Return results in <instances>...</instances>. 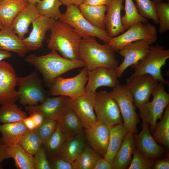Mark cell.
<instances>
[{"label":"cell","instance_id":"277c9868","mask_svg":"<svg viewBox=\"0 0 169 169\" xmlns=\"http://www.w3.org/2000/svg\"><path fill=\"white\" fill-rule=\"evenodd\" d=\"M169 58V49L159 44L151 45L146 55L136 64L131 66L134 72L130 76L147 74L153 76L164 84L169 85V82L163 77L161 68Z\"/></svg>","mask_w":169,"mask_h":169},{"label":"cell","instance_id":"d4e9b609","mask_svg":"<svg viewBox=\"0 0 169 169\" xmlns=\"http://www.w3.org/2000/svg\"><path fill=\"white\" fill-rule=\"evenodd\" d=\"M128 132L123 123L110 127L108 146L104 158L112 163Z\"/></svg>","mask_w":169,"mask_h":169},{"label":"cell","instance_id":"83f0119b","mask_svg":"<svg viewBox=\"0 0 169 169\" xmlns=\"http://www.w3.org/2000/svg\"><path fill=\"white\" fill-rule=\"evenodd\" d=\"M29 131L22 120L0 125L1 139L8 147L18 142L19 139Z\"/></svg>","mask_w":169,"mask_h":169},{"label":"cell","instance_id":"9a60e30c","mask_svg":"<svg viewBox=\"0 0 169 169\" xmlns=\"http://www.w3.org/2000/svg\"><path fill=\"white\" fill-rule=\"evenodd\" d=\"M152 44L147 40H140L129 44L121 48L118 52L124 59L116 69L118 77H121L127 68L136 64L143 59Z\"/></svg>","mask_w":169,"mask_h":169},{"label":"cell","instance_id":"db71d44e","mask_svg":"<svg viewBox=\"0 0 169 169\" xmlns=\"http://www.w3.org/2000/svg\"><path fill=\"white\" fill-rule=\"evenodd\" d=\"M41 0H26L28 3L36 5Z\"/></svg>","mask_w":169,"mask_h":169},{"label":"cell","instance_id":"f1b7e54d","mask_svg":"<svg viewBox=\"0 0 169 169\" xmlns=\"http://www.w3.org/2000/svg\"><path fill=\"white\" fill-rule=\"evenodd\" d=\"M7 151L17 169H35L34 156L26 152L18 142L9 146Z\"/></svg>","mask_w":169,"mask_h":169},{"label":"cell","instance_id":"bcb514c9","mask_svg":"<svg viewBox=\"0 0 169 169\" xmlns=\"http://www.w3.org/2000/svg\"><path fill=\"white\" fill-rule=\"evenodd\" d=\"M8 148L0 138V169L3 168L2 163L4 161L11 158L7 151Z\"/></svg>","mask_w":169,"mask_h":169},{"label":"cell","instance_id":"5b68a950","mask_svg":"<svg viewBox=\"0 0 169 169\" xmlns=\"http://www.w3.org/2000/svg\"><path fill=\"white\" fill-rule=\"evenodd\" d=\"M65 12L61 14L58 20L72 26L82 38L93 36L108 44L110 38L105 29L97 28L89 23L83 16L78 6H67Z\"/></svg>","mask_w":169,"mask_h":169},{"label":"cell","instance_id":"836d02e7","mask_svg":"<svg viewBox=\"0 0 169 169\" xmlns=\"http://www.w3.org/2000/svg\"><path fill=\"white\" fill-rule=\"evenodd\" d=\"M100 156L88 144L78 156L72 163L73 169H93Z\"/></svg>","mask_w":169,"mask_h":169},{"label":"cell","instance_id":"d590c367","mask_svg":"<svg viewBox=\"0 0 169 169\" xmlns=\"http://www.w3.org/2000/svg\"><path fill=\"white\" fill-rule=\"evenodd\" d=\"M125 1L124 15L121 17L123 26L125 30L138 22L146 23V18L141 16L138 12L133 0H124Z\"/></svg>","mask_w":169,"mask_h":169},{"label":"cell","instance_id":"ee69618b","mask_svg":"<svg viewBox=\"0 0 169 169\" xmlns=\"http://www.w3.org/2000/svg\"><path fill=\"white\" fill-rule=\"evenodd\" d=\"M51 169H73L72 164L59 157L49 160Z\"/></svg>","mask_w":169,"mask_h":169},{"label":"cell","instance_id":"4fadbf2b","mask_svg":"<svg viewBox=\"0 0 169 169\" xmlns=\"http://www.w3.org/2000/svg\"><path fill=\"white\" fill-rule=\"evenodd\" d=\"M18 77L12 66L4 61H0V105L13 104L19 100L20 95L15 90Z\"/></svg>","mask_w":169,"mask_h":169},{"label":"cell","instance_id":"f5cc1de1","mask_svg":"<svg viewBox=\"0 0 169 169\" xmlns=\"http://www.w3.org/2000/svg\"><path fill=\"white\" fill-rule=\"evenodd\" d=\"M12 57V53L0 49V61Z\"/></svg>","mask_w":169,"mask_h":169},{"label":"cell","instance_id":"8992f818","mask_svg":"<svg viewBox=\"0 0 169 169\" xmlns=\"http://www.w3.org/2000/svg\"><path fill=\"white\" fill-rule=\"evenodd\" d=\"M109 93L118 105L123 124L128 132L136 134L137 125L139 122V119L132 96L128 87L125 84H119Z\"/></svg>","mask_w":169,"mask_h":169},{"label":"cell","instance_id":"c3c4849f","mask_svg":"<svg viewBox=\"0 0 169 169\" xmlns=\"http://www.w3.org/2000/svg\"><path fill=\"white\" fill-rule=\"evenodd\" d=\"M154 169H169V160L167 158L157 161L154 164Z\"/></svg>","mask_w":169,"mask_h":169},{"label":"cell","instance_id":"f6af8a7d","mask_svg":"<svg viewBox=\"0 0 169 169\" xmlns=\"http://www.w3.org/2000/svg\"><path fill=\"white\" fill-rule=\"evenodd\" d=\"M93 169H113V163L101 157L96 162Z\"/></svg>","mask_w":169,"mask_h":169},{"label":"cell","instance_id":"f35d334b","mask_svg":"<svg viewBox=\"0 0 169 169\" xmlns=\"http://www.w3.org/2000/svg\"><path fill=\"white\" fill-rule=\"evenodd\" d=\"M135 5L139 14L143 17L152 20L158 24L156 9V3L152 0H135Z\"/></svg>","mask_w":169,"mask_h":169},{"label":"cell","instance_id":"4dcf8cb0","mask_svg":"<svg viewBox=\"0 0 169 169\" xmlns=\"http://www.w3.org/2000/svg\"><path fill=\"white\" fill-rule=\"evenodd\" d=\"M68 137L61 130L58 124L55 131L42 143L43 147L49 160H52L58 156L63 143Z\"/></svg>","mask_w":169,"mask_h":169},{"label":"cell","instance_id":"d6a6232c","mask_svg":"<svg viewBox=\"0 0 169 169\" xmlns=\"http://www.w3.org/2000/svg\"><path fill=\"white\" fill-rule=\"evenodd\" d=\"M161 121L156 123L152 136L155 141L169 149V105L166 107Z\"/></svg>","mask_w":169,"mask_h":169},{"label":"cell","instance_id":"816d5d0a","mask_svg":"<svg viewBox=\"0 0 169 169\" xmlns=\"http://www.w3.org/2000/svg\"><path fill=\"white\" fill-rule=\"evenodd\" d=\"M62 4L66 6L74 5L79 7L84 0H59Z\"/></svg>","mask_w":169,"mask_h":169},{"label":"cell","instance_id":"52a82bcc","mask_svg":"<svg viewBox=\"0 0 169 169\" xmlns=\"http://www.w3.org/2000/svg\"><path fill=\"white\" fill-rule=\"evenodd\" d=\"M127 29L109 40L108 44L115 52L119 51L126 45L138 40H146L153 44L157 38L156 28L148 22L137 23Z\"/></svg>","mask_w":169,"mask_h":169},{"label":"cell","instance_id":"7bdbcfd3","mask_svg":"<svg viewBox=\"0 0 169 169\" xmlns=\"http://www.w3.org/2000/svg\"><path fill=\"white\" fill-rule=\"evenodd\" d=\"M34 157L35 169H51L42 145Z\"/></svg>","mask_w":169,"mask_h":169},{"label":"cell","instance_id":"74e56055","mask_svg":"<svg viewBox=\"0 0 169 169\" xmlns=\"http://www.w3.org/2000/svg\"><path fill=\"white\" fill-rule=\"evenodd\" d=\"M18 142L28 153L34 156L42 145V141L33 131H30L23 135Z\"/></svg>","mask_w":169,"mask_h":169},{"label":"cell","instance_id":"11a10c76","mask_svg":"<svg viewBox=\"0 0 169 169\" xmlns=\"http://www.w3.org/2000/svg\"><path fill=\"white\" fill-rule=\"evenodd\" d=\"M152 0L155 3H156L158 2L161 1H169V0Z\"/></svg>","mask_w":169,"mask_h":169},{"label":"cell","instance_id":"603a6c76","mask_svg":"<svg viewBox=\"0 0 169 169\" xmlns=\"http://www.w3.org/2000/svg\"><path fill=\"white\" fill-rule=\"evenodd\" d=\"M87 143L83 129L79 133L66 138L57 156L72 163L82 152L87 144Z\"/></svg>","mask_w":169,"mask_h":169},{"label":"cell","instance_id":"f907efd6","mask_svg":"<svg viewBox=\"0 0 169 169\" xmlns=\"http://www.w3.org/2000/svg\"><path fill=\"white\" fill-rule=\"evenodd\" d=\"M22 121L25 125L29 131H33L36 128L34 121L30 115L29 116L25 118Z\"/></svg>","mask_w":169,"mask_h":169},{"label":"cell","instance_id":"ab89813d","mask_svg":"<svg viewBox=\"0 0 169 169\" xmlns=\"http://www.w3.org/2000/svg\"><path fill=\"white\" fill-rule=\"evenodd\" d=\"M156 15L159 25V32L164 33L169 30V2L161 1L156 3Z\"/></svg>","mask_w":169,"mask_h":169},{"label":"cell","instance_id":"44dd1931","mask_svg":"<svg viewBox=\"0 0 169 169\" xmlns=\"http://www.w3.org/2000/svg\"><path fill=\"white\" fill-rule=\"evenodd\" d=\"M142 126L141 132L134 137L135 142L137 148L142 153L148 157L153 159L161 155L164 149L151 135L149 124L143 122Z\"/></svg>","mask_w":169,"mask_h":169},{"label":"cell","instance_id":"4316f807","mask_svg":"<svg viewBox=\"0 0 169 169\" xmlns=\"http://www.w3.org/2000/svg\"><path fill=\"white\" fill-rule=\"evenodd\" d=\"M26 0H3L0 2V22L9 28L17 14L28 4Z\"/></svg>","mask_w":169,"mask_h":169},{"label":"cell","instance_id":"ba28073f","mask_svg":"<svg viewBox=\"0 0 169 169\" xmlns=\"http://www.w3.org/2000/svg\"><path fill=\"white\" fill-rule=\"evenodd\" d=\"M151 95L152 100L148 101L139 110L142 122H146L150 125V131L153 132L157 120L161 119L164 110L169 105V94L166 91L164 84L159 82Z\"/></svg>","mask_w":169,"mask_h":169},{"label":"cell","instance_id":"7402d4cb","mask_svg":"<svg viewBox=\"0 0 169 169\" xmlns=\"http://www.w3.org/2000/svg\"><path fill=\"white\" fill-rule=\"evenodd\" d=\"M39 15L36 5L28 3L16 15L9 28L23 39L30 24Z\"/></svg>","mask_w":169,"mask_h":169},{"label":"cell","instance_id":"1f68e13d","mask_svg":"<svg viewBox=\"0 0 169 169\" xmlns=\"http://www.w3.org/2000/svg\"><path fill=\"white\" fill-rule=\"evenodd\" d=\"M79 7L83 16L91 24L97 28L105 29L104 20L106 5Z\"/></svg>","mask_w":169,"mask_h":169},{"label":"cell","instance_id":"6f0895ef","mask_svg":"<svg viewBox=\"0 0 169 169\" xmlns=\"http://www.w3.org/2000/svg\"><path fill=\"white\" fill-rule=\"evenodd\" d=\"M3 0H0V2H1V1H3Z\"/></svg>","mask_w":169,"mask_h":169},{"label":"cell","instance_id":"9c48e42d","mask_svg":"<svg viewBox=\"0 0 169 169\" xmlns=\"http://www.w3.org/2000/svg\"><path fill=\"white\" fill-rule=\"evenodd\" d=\"M42 83L35 70L27 76L18 77L19 103L23 105H35L39 103H43L47 96Z\"/></svg>","mask_w":169,"mask_h":169},{"label":"cell","instance_id":"6da1fadb","mask_svg":"<svg viewBox=\"0 0 169 169\" xmlns=\"http://www.w3.org/2000/svg\"><path fill=\"white\" fill-rule=\"evenodd\" d=\"M25 60L42 74L44 80L49 87L58 76L71 70L85 66L82 60L66 59L53 49L49 53L44 55L30 54Z\"/></svg>","mask_w":169,"mask_h":169},{"label":"cell","instance_id":"ffe728a7","mask_svg":"<svg viewBox=\"0 0 169 169\" xmlns=\"http://www.w3.org/2000/svg\"><path fill=\"white\" fill-rule=\"evenodd\" d=\"M124 0H110L106 5L105 16V29L110 38L122 33L125 30L121 21V11Z\"/></svg>","mask_w":169,"mask_h":169},{"label":"cell","instance_id":"f546056e","mask_svg":"<svg viewBox=\"0 0 169 169\" xmlns=\"http://www.w3.org/2000/svg\"><path fill=\"white\" fill-rule=\"evenodd\" d=\"M57 121L61 130L68 136L78 134L83 130L81 120L71 107Z\"/></svg>","mask_w":169,"mask_h":169},{"label":"cell","instance_id":"7a4b0ae2","mask_svg":"<svg viewBox=\"0 0 169 169\" xmlns=\"http://www.w3.org/2000/svg\"><path fill=\"white\" fill-rule=\"evenodd\" d=\"M50 31L47 41L49 49L58 51L66 59H80L79 49L82 38L72 26L57 19Z\"/></svg>","mask_w":169,"mask_h":169},{"label":"cell","instance_id":"e0dca14e","mask_svg":"<svg viewBox=\"0 0 169 169\" xmlns=\"http://www.w3.org/2000/svg\"><path fill=\"white\" fill-rule=\"evenodd\" d=\"M110 128L105 124L97 121L84 129L88 144L96 152L103 156L107 149Z\"/></svg>","mask_w":169,"mask_h":169},{"label":"cell","instance_id":"681fc988","mask_svg":"<svg viewBox=\"0 0 169 169\" xmlns=\"http://www.w3.org/2000/svg\"><path fill=\"white\" fill-rule=\"evenodd\" d=\"M35 124L36 128L39 126L42 123L44 117L39 113L34 112L30 114Z\"/></svg>","mask_w":169,"mask_h":169},{"label":"cell","instance_id":"484cf974","mask_svg":"<svg viewBox=\"0 0 169 169\" xmlns=\"http://www.w3.org/2000/svg\"><path fill=\"white\" fill-rule=\"evenodd\" d=\"M133 134H127L112 162L113 169H125L129 164L135 148Z\"/></svg>","mask_w":169,"mask_h":169},{"label":"cell","instance_id":"d6986e66","mask_svg":"<svg viewBox=\"0 0 169 169\" xmlns=\"http://www.w3.org/2000/svg\"><path fill=\"white\" fill-rule=\"evenodd\" d=\"M55 20L39 15L33 22L32 29L29 35L23 39L28 51H35L43 47L47 33Z\"/></svg>","mask_w":169,"mask_h":169},{"label":"cell","instance_id":"9f6ffc18","mask_svg":"<svg viewBox=\"0 0 169 169\" xmlns=\"http://www.w3.org/2000/svg\"><path fill=\"white\" fill-rule=\"evenodd\" d=\"M3 28H4V27L0 22V30L3 29Z\"/></svg>","mask_w":169,"mask_h":169},{"label":"cell","instance_id":"8fae6325","mask_svg":"<svg viewBox=\"0 0 169 169\" xmlns=\"http://www.w3.org/2000/svg\"><path fill=\"white\" fill-rule=\"evenodd\" d=\"M94 110L97 121L110 127L122 123L118 105L106 91L96 92Z\"/></svg>","mask_w":169,"mask_h":169},{"label":"cell","instance_id":"b9f144b4","mask_svg":"<svg viewBox=\"0 0 169 169\" xmlns=\"http://www.w3.org/2000/svg\"><path fill=\"white\" fill-rule=\"evenodd\" d=\"M58 125L57 120L44 118L41 124L33 130L43 142L54 132Z\"/></svg>","mask_w":169,"mask_h":169},{"label":"cell","instance_id":"3957f363","mask_svg":"<svg viewBox=\"0 0 169 169\" xmlns=\"http://www.w3.org/2000/svg\"><path fill=\"white\" fill-rule=\"evenodd\" d=\"M115 52L108 44H101L96 37L90 36L82 39L79 59L84 62L87 71L101 67L116 69L119 65Z\"/></svg>","mask_w":169,"mask_h":169},{"label":"cell","instance_id":"2e32d148","mask_svg":"<svg viewBox=\"0 0 169 169\" xmlns=\"http://www.w3.org/2000/svg\"><path fill=\"white\" fill-rule=\"evenodd\" d=\"M96 93H85L81 96L70 99L71 108L81 120L84 128L97 121L94 111Z\"/></svg>","mask_w":169,"mask_h":169},{"label":"cell","instance_id":"7dc6e473","mask_svg":"<svg viewBox=\"0 0 169 169\" xmlns=\"http://www.w3.org/2000/svg\"><path fill=\"white\" fill-rule=\"evenodd\" d=\"M110 0H84L79 6H96L106 5Z\"/></svg>","mask_w":169,"mask_h":169},{"label":"cell","instance_id":"8d00e7d4","mask_svg":"<svg viewBox=\"0 0 169 169\" xmlns=\"http://www.w3.org/2000/svg\"><path fill=\"white\" fill-rule=\"evenodd\" d=\"M62 5L59 0H41L36 6L40 15L57 20L61 14Z\"/></svg>","mask_w":169,"mask_h":169},{"label":"cell","instance_id":"cb8c5ba5","mask_svg":"<svg viewBox=\"0 0 169 169\" xmlns=\"http://www.w3.org/2000/svg\"><path fill=\"white\" fill-rule=\"evenodd\" d=\"M0 49L15 53L21 57H24L28 52L23 39L9 27L0 30Z\"/></svg>","mask_w":169,"mask_h":169},{"label":"cell","instance_id":"5bb4252c","mask_svg":"<svg viewBox=\"0 0 169 169\" xmlns=\"http://www.w3.org/2000/svg\"><path fill=\"white\" fill-rule=\"evenodd\" d=\"M70 98L65 96L47 97L40 105H27L25 110L30 114L34 112L39 113L45 118L57 120L71 107Z\"/></svg>","mask_w":169,"mask_h":169},{"label":"cell","instance_id":"ac0fdd59","mask_svg":"<svg viewBox=\"0 0 169 169\" xmlns=\"http://www.w3.org/2000/svg\"><path fill=\"white\" fill-rule=\"evenodd\" d=\"M88 83L85 93L96 92V89L105 86L114 88L120 84L116 69L101 67L87 71Z\"/></svg>","mask_w":169,"mask_h":169},{"label":"cell","instance_id":"7c38bea8","mask_svg":"<svg viewBox=\"0 0 169 169\" xmlns=\"http://www.w3.org/2000/svg\"><path fill=\"white\" fill-rule=\"evenodd\" d=\"M159 82L151 75L141 74L129 77L125 85L132 96L134 105L139 109L149 101Z\"/></svg>","mask_w":169,"mask_h":169},{"label":"cell","instance_id":"e575fe53","mask_svg":"<svg viewBox=\"0 0 169 169\" xmlns=\"http://www.w3.org/2000/svg\"><path fill=\"white\" fill-rule=\"evenodd\" d=\"M26 113L14 103L0 107V123H10L23 120L27 117Z\"/></svg>","mask_w":169,"mask_h":169},{"label":"cell","instance_id":"60d3db41","mask_svg":"<svg viewBox=\"0 0 169 169\" xmlns=\"http://www.w3.org/2000/svg\"><path fill=\"white\" fill-rule=\"evenodd\" d=\"M133 157L128 169H151L153 168V158L144 155L137 148H135Z\"/></svg>","mask_w":169,"mask_h":169},{"label":"cell","instance_id":"30bf717a","mask_svg":"<svg viewBox=\"0 0 169 169\" xmlns=\"http://www.w3.org/2000/svg\"><path fill=\"white\" fill-rule=\"evenodd\" d=\"M88 80L86 67L73 77L64 78L61 76L55 78L49 92L51 96H65L73 99L81 96L85 93V85Z\"/></svg>","mask_w":169,"mask_h":169}]
</instances>
